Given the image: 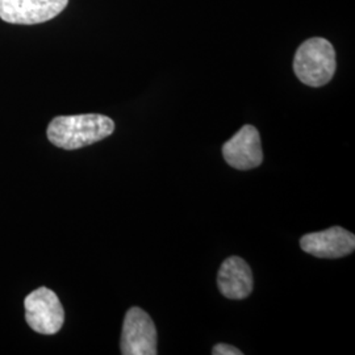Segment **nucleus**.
<instances>
[{
  "label": "nucleus",
  "mask_w": 355,
  "mask_h": 355,
  "mask_svg": "<svg viewBox=\"0 0 355 355\" xmlns=\"http://www.w3.org/2000/svg\"><path fill=\"white\" fill-rule=\"evenodd\" d=\"M114 123L98 114L54 117L48 127V139L64 150H76L107 139L114 133Z\"/></svg>",
  "instance_id": "f257e3e1"
},
{
  "label": "nucleus",
  "mask_w": 355,
  "mask_h": 355,
  "mask_svg": "<svg viewBox=\"0 0 355 355\" xmlns=\"http://www.w3.org/2000/svg\"><path fill=\"white\" fill-rule=\"evenodd\" d=\"M336 51L328 40L309 38L296 51L293 71L309 87H322L329 83L336 73Z\"/></svg>",
  "instance_id": "f03ea898"
},
{
  "label": "nucleus",
  "mask_w": 355,
  "mask_h": 355,
  "mask_svg": "<svg viewBox=\"0 0 355 355\" xmlns=\"http://www.w3.org/2000/svg\"><path fill=\"white\" fill-rule=\"evenodd\" d=\"M24 308L28 325L40 334H55L64 325V306L55 292L46 287H40L29 293L26 297Z\"/></svg>",
  "instance_id": "7ed1b4c3"
},
{
  "label": "nucleus",
  "mask_w": 355,
  "mask_h": 355,
  "mask_svg": "<svg viewBox=\"0 0 355 355\" xmlns=\"http://www.w3.org/2000/svg\"><path fill=\"white\" fill-rule=\"evenodd\" d=\"M121 354L155 355L157 329L150 316L139 306H132L125 315L121 333Z\"/></svg>",
  "instance_id": "20e7f679"
},
{
  "label": "nucleus",
  "mask_w": 355,
  "mask_h": 355,
  "mask_svg": "<svg viewBox=\"0 0 355 355\" xmlns=\"http://www.w3.org/2000/svg\"><path fill=\"white\" fill-rule=\"evenodd\" d=\"M69 0H0V19L10 24L46 23L64 11Z\"/></svg>",
  "instance_id": "39448f33"
},
{
  "label": "nucleus",
  "mask_w": 355,
  "mask_h": 355,
  "mask_svg": "<svg viewBox=\"0 0 355 355\" xmlns=\"http://www.w3.org/2000/svg\"><path fill=\"white\" fill-rule=\"evenodd\" d=\"M223 155L229 166L237 170L255 168L263 161L261 137L253 125L243 127L223 146Z\"/></svg>",
  "instance_id": "423d86ee"
},
{
  "label": "nucleus",
  "mask_w": 355,
  "mask_h": 355,
  "mask_svg": "<svg viewBox=\"0 0 355 355\" xmlns=\"http://www.w3.org/2000/svg\"><path fill=\"white\" fill-rule=\"evenodd\" d=\"M300 246L305 253L318 258H343L353 253L355 249V236L341 227L308 233L302 237Z\"/></svg>",
  "instance_id": "0eeeda50"
},
{
  "label": "nucleus",
  "mask_w": 355,
  "mask_h": 355,
  "mask_svg": "<svg viewBox=\"0 0 355 355\" xmlns=\"http://www.w3.org/2000/svg\"><path fill=\"white\" fill-rule=\"evenodd\" d=\"M217 284L225 297L230 300H242L253 291L252 268L240 257H229L218 270Z\"/></svg>",
  "instance_id": "6e6552de"
},
{
  "label": "nucleus",
  "mask_w": 355,
  "mask_h": 355,
  "mask_svg": "<svg viewBox=\"0 0 355 355\" xmlns=\"http://www.w3.org/2000/svg\"><path fill=\"white\" fill-rule=\"evenodd\" d=\"M214 355H242L241 350H239L234 346H230L227 343H218L212 349Z\"/></svg>",
  "instance_id": "1a4fd4ad"
}]
</instances>
